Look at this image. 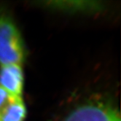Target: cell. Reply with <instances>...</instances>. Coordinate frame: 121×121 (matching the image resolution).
Returning <instances> with one entry per match:
<instances>
[{
	"label": "cell",
	"mask_w": 121,
	"mask_h": 121,
	"mask_svg": "<svg viewBox=\"0 0 121 121\" xmlns=\"http://www.w3.org/2000/svg\"><path fill=\"white\" fill-rule=\"evenodd\" d=\"M25 58V48L21 34L14 23L0 17V64L21 65Z\"/></svg>",
	"instance_id": "1"
},
{
	"label": "cell",
	"mask_w": 121,
	"mask_h": 121,
	"mask_svg": "<svg viewBox=\"0 0 121 121\" xmlns=\"http://www.w3.org/2000/svg\"><path fill=\"white\" fill-rule=\"evenodd\" d=\"M64 121H121L119 112L108 104L89 102L71 112Z\"/></svg>",
	"instance_id": "2"
},
{
	"label": "cell",
	"mask_w": 121,
	"mask_h": 121,
	"mask_svg": "<svg viewBox=\"0 0 121 121\" xmlns=\"http://www.w3.org/2000/svg\"><path fill=\"white\" fill-rule=\"evenodd\" d=\"M0 87L14 96L21 97L23 88V74L21 65L1 66Z\"/></svg>",
	"instance_id": "3"
},
{
	"label": "cell",
	"mask_w": 121,
	"mask_h": 121,
	"mask_svg": "<svg viewBox=\"0 0 121 121\" xmlns=\"http://www.w3.org/2000/svg\"><path fill=\"white\" fill-rule=\"evenodd\" d=\"M18 98L21 97L14 96L2 87H0V117L6 113L14 101Z\"/></svg>",
	"instance_id": "4"
},
{
	"label": "cell",
	"mask_w": 121,
	"mask_h": 121,
	"mask_svg": "<svg viewBox=\"0 0 121 121\" xmlns=\"http://www.w3.org/2000/svg\"><path fill=\"white\" fill-rule=\"evenodd\" d=\"M56 7L61 8H69V9H89L93 8L95 6H93L92 2H55Z\"/></svg>",
	"instance_id": "5"
}]
</instances>
